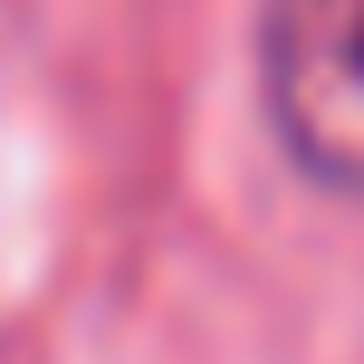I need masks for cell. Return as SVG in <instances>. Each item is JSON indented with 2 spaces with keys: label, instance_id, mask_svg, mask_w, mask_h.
I'll return each instance as SVG.
<instances>
[{
  "label": "cell",
  "instance_id": "6da1fadb",
  "mask_svg": "<svg viewBox=\"0 0 364 364\" xmlns=\"http://www.w3.org/2000/svg\"><path fill=\"white\" fill-rule=\"evenodd\" d=\"M259 87L288 164L364 201V0H269Z\"/></svg>",
  "mask_w": 364,
  "mask_h": 364
}]
</instances>
